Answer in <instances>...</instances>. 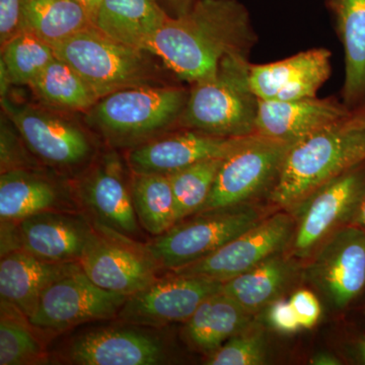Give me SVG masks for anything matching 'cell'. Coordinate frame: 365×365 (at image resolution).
<instances>
[{
  "label": "cell",
  "mask_w": 365,
  "mask_h": 365,
  "mask_svg": "<svg viewBox=\"0 0 365 365\" xmlns=\"http://www.w3.org/2000/svg\"><path fill=\"white\" fill-rule=\"evenodd\" d=\"M55 56L81 76L101 98L141 86L165 85L153 53L110 39L90 26L53 46Z\"/></svg>",
  "instance_id": "cell-5"
},
{
  "label": "cell",
  "mask_w": 365,
  "mask_h": 365,
  "mask_svg": "<svg viewBox=\"0 0 365 365\" xmlns=\"http://www.w3.org/2000/svg\"><path fill=\"white\" fill-rule=\"evenodd\" d=\"M267 319L271 328L279 333L292 334L302 329L294 307L285 299H277L269 304Z\"/></svg>",
  "instance_id": "cell-36"
},
{
  "label": "cell",
  "mask_w": 365,
  "mask_h": 365,
  "mask_svg": "<svg viewBox=\"0 0 365 365\" xmlns=\"http://www.w3.org/2000/svg\"><path fill=\"white\" fill-rule=\"evenodd\" d=\"M45 211H83L71 179L49 169L14 170L0 174L1 223L18 222Z\"/></svg>",
  "instance_id": "cell-19"
},
{
  "label": "cell",
  "mask_w": 365,
  "mask_h": 365,
  "mask_svg": "<svg viewBox=\"0 0 365 365\" xmlns=\"http://www.w3.org/2000/svg\"><path fill=\"white\" fill-rule=\"evenodd\" d=\"M351 110L334 98L294 101L259 100L256 133L294 143L328 125L351 116Z\"/></svg>",
  "instance_id": "cell-21"
},
{
  "label": "cell",
  "mask_w": 365,
  "mask_h": 365,
  "mask_svg": "<svg viewBox=\"0 0 365 365\" xmlns=\"http://www.w3.org/2000/svg\"><path fill=\"white\" fill-rule=\"evenodd\" d=\"M96 234L79 264L98 287L129 295L158 279L160 272L145 242L96 225Z\"/></svg>",
  "instance_id": "cell-15"
},
{
  "label": "cell",
  "mask_w": 365,
  "mask_h": 365,
  "mask_svg": "<svg viewBox=\"0 0 365 365\" xmlns=\"http://www.w3.org/2000/svg\"><path fill=\"white\" fill-rule=\"evenodd\" d=\"M295 220L289 211L265 216L212 253L167 272L225 282L281 253L292 244Z\"/></svg>",
  "instance_id": "cell-13"
},
{
  "label": "cell",
  "mask_w": 365,
  "mask_h": 365,
  "mask_svg": "<svg viewBox=\"0 0 365 365\" xmlns=\"http://www.w3.org/2000/svg\"><path fill=\"white\" fill-rule=\"evenodd\" d=\"M131 193L137 220L148 234L158 237L178 222L169 177L131 173Z\"/></svg>",
  "instance_id": "cell-30"
},
{
  "label": "cell",
  "mask_w": 365,
  "mask_h": 365,
  "mask_svg": "<svg viewBox=\"0 0 365 365\" xmlns=\"http://www.w3.org/2000/svg\"><path fill=\"white\" fill-rule=\"evenodd\" d=\"M351 118L353 121L365 129V104L357 109L353 110Z\"/></svg>",
  "instance_id": "cell-43"
},
{
  "label": "cell",
  "mask_w": 365,
  "mask_h": 365,
  "mask_svg": "<svg viewBox=\"0 0 365 365\" xmlns=\"http://www.w3.org/2000/svg\"><path fill=\"white\" fill-rule=\"evenodd\" d=\"M265 217L255 204L212 209L176 223L165 234L145 242L160 272L199 260Z\"/></svg>",
  "instance_id": "cell-8"
},
{
  "label": "cell",
  "mask_w": 365,
  "mask_h": 365,
  "mask_svg": "<svg viewBox=\"0 0 365 365\" xmlns=\"http://www.w3.org/2000/svg\"><path fill=\"white\" fill-rule=\"evenodd\" d=\"M222 160L223 158L202 160L168 176L176 201L178 222L196 215L203 207Z\"/></svg>",
  "instance_id": "cell-32"
},
{
  "label": "cell",
  "mask_w": 365,
  "mask_h": 365,
  "mask_svg": "<svg viewBox=\"0 0 365 365\" xmlns=\"http://www.w3.org/2000/svg\"><path fill=\"white\" fill-rule=\"evenodd\" d=\"M345 54L342 102L351 111L365 104V0H328Z\"/></svg>",
  "instance_id": "cell-25"
},
{
  "label": "cell",
  "mask_w": 365,
  "mask_h": 365,
  "mask_svg": "<svg viewBox=\"0 0 365 365\" xmlns=\"http://www.w3.org/2000/svg\"><path fill=\"white\" fill-rule=\"evenodd\" d=\"M11 86L13 85H11L6 67L4 66V62L0 61V90H1V98H6L9 86Z\"/></svg>",
  "instance_id": "cell-41"
},
{
  "label": "cell",
  "mask_w": 365,
  "mask_h": 365,
  "mask_svg": "<svg viewBox=\"0 0 365 365\" xmlns=\"http://www.w3.org/2000/svg\"><path fill=\"white\" fill-rule=\"evenodd\" d=\"M189 91L168 83L125 88L98 100L85 121L108 148L131 150L179 128Z\"/></svg>",
  "instance_id": "cell-3"
},
{
  "label": "cell",
  "mask_w": 365,
  "mask_h": 365,
  "mask_svg": "<svg viewBox=\"0 0 365 365\" xmlns=\"http://www.w3.org/2000/svg\"><path fill=\"white\" fill-rule=\"evenodd\" d=\"M169 16L158 0H102L93 26L118 43L146 50Z\"/></svg>",
  "instance_id": "cell-23"
},
{
  "label": "cell",
  "mask_w": 365,
  "mask_h": 365,
  "mask_svg": "<svg viewBox=\"0 0 365 365\" xmlns=\"http://www.w3.org/2000/svg\"><path fill=\"white\" fill-rule=\"evenodd\" d=\"M263 331L250 326L207 355L208 365H260L266 362Z\"/></svg>",
  "instance_id": "cell-33"
},
{
  "label": "cell",
  "mask_w": 365,
  "mask_h": 365,
  "mask_svg": "<svg viewBox=\"0 0 365 365\" xmlns=\"http://www.w3.org/2000/svg\"><path fill=\"white\" fill-rule=\"evenodd\" d=\"M81 266L43 260L21 249L1 255L0 300L18 309L26 318L37 311L46 289Z\"/></svg>",
  "instance_id": "cell-22"
},
{
  "label": "cell",
  "mask_w": 365,
  "mask_h": 365,
  "mask_svg": "<svg viewBox=\"0 0 365 365\" xmlns=\"http://www.w3.org/2000/svg\"><path fill=\"white\" fill-rule=\"evenodd\" d=\"M331 52L316 48L267 64H251L250 83L259 100L294 101L317 97L331 76Z\"/></svg>",
  "instance_id": "cell-20"
},
{
  "label": "cell",
  "mask_w": 365,
  "mask_h": 365,
  "mask_svg": "<svg viewBox=\"0 0 365 365\" xmlns=\"http://www.w3.org/2000/svg\"><path fill=\"white\" fill-rule=\"evenodd\" d=\"M46 169L29 150L13 122L2 115L0 125V174L14 170Z\"/></svg>",
  "instance_id": "cell-34"
},
{
  "label": "cell",
  "mask_w": 365,
  "mask_h": 365,
  "mask_svg": "<svg viewBox=\"0 0 365 365\" xmlns=\"http://www.w3.org/2000/svg\"><path fill=\"white\" fill-rule=\"evenodd\" d=\"M294 272V263L281 252L223 282L222 292L253 314L279 299Z\"/></svg>",
  "instance_id": "cell-26"
},
{
  "label": "cell",
  "mask_w": 365,
  "mask_h": 365,
  "mask_svg": "<svg viewBox=\"0 0 365 365\" xmlns=\"http://www.w3.org/2000/svg\"><path fill=\"white\" fill-rule=\"evenodd\" d=\"M223 282L165 272L143 289L129 295L117 321L168 328L186 323L201 304L222 292Z\"/></svg>",
  "instance_id": "cell-16"
},
{
  "label": "cell",
  "mask_w": 365,
  "mask_h": 365,
  "mask_svg": "<svg viewBox=\"0 0 365 365\" xmlns=\"http://www.w3.org/2000/svg\"><path fill=\"white\" fill-rule=\"evenodd\" d=\"M306 277L335 309L350 306L365 289V230L346 225L334 232L319 247Z\"/></svg>",
  "instance_id": "cell-17"
},
{
  "label": "cell",
  "mask_w": 365,
  "mask_h": 365,
  "mask_svg": "<svg viewBox=\"0 0 365 365\" xmlns=\"http://www.w3.org/2000/svg\"><path fill=\"white\" fill-rule=\"evenodd\" d=\"M364 162L365 129L346 118L290 144L269 198L292 213L319 187Z\"/></svg>",
  "instance_id": "cell-2"
},
{
  "label": "cell",
  "mask_w": 365,
  "mask_h": 365,
  "mask_svg": "<svg viewBox=\"0 0 365 365\" xmlns=\"http://www.w3.org/2000/svg\"><path fill=\"white\" fill-rule=\"evenodd\" d=\"M289 302L294 307L302 329H313L322 314L321 304L316 295L309 290L302 289L292 294Z\"/></svg>",
  "instance_id": "cell-37"
},
{
  "label": "cell",
  "mask_w": 365,
  "mask_h": 365,
  "mask_svg": "<svg viewBox=\"0 0 365 365\" xmlns=\"http://www.w3.org/2000/svg\"><path fill=\"white\" fill-rule=\"evenodd\" d=\"M91 26L90 14L76 0H24L23 30L52 47Z\"/></svg>",
  "instance_id": "cell-27"
},
{
  "label": "cell",
  "mask_w": 365,
  "mask_h": 365,
  "mask_svg": "<svg viewBox=\"0 0 365 365\" xmlns=\"http://www.w3.org/2000/svg\"><path fill=\"white\" fill-rule=\"evenodd\" d=\"M249 56L225 57L212 78L192 83L178 127L222 137L256 133L259 98L250 83Z\"/></svg>",
  "instance_id": "cell-4"
},
{
  "label": "cell",
  "mask_w": 365,
  "mask_h": 365,
  "mask_svg": "<svg viewBox=\"0 0 365 365\" xmlns=\"http://www.w3.org/2000/svg\"><path fill=\"white\" fill-rule=\"evenodd\" d=\"M71 182L79 206L91 222L139 241L141 227L132 200L131 170L117 150L108 148L98 153Z\"/></svg>",
  "instance_id": "cell-9"
},
{
  "label": "cell",
  "mask_w": 365,
  "mask_h": 365,
  "mask_svg": "<svg viewBox=\"0 0 365 365\" xmlns=\"http://www.w3.org/2000/svg\"><path fill=\"white\" fill-rule=\"evenodd\" d=\"M158 4L170 16H179L186 11L193 4L194 0H158Z\"/></svg>",
  "instance_id": "cell-38"
},
{
  "label": "cell",
  "mask_w": 365,
  "mask_h": 365,
  "mask_svg": "<svg viewBox=\"0 0 365 365\" xmlns=\"http://www.w3.org/2000/svg\"><path fill=\"white\" fill-rule=\"evenodd\" d=\"M76 1L85 7L86 11L90 14L91 21H93L102 0H76Z\"/></svg>",
  "instance_id": "cell-42"
},
{
  "label": "cell",
  "mask_w": 365,
  "mask_h": 365,
  "mask_svg": "<svg viewBox=\"0 0 365 365\" xmlns=\"http://www.w3.org/2000/svg\"><path fill=\"white\" fill-rule=\"evenodd\" d=\"M242 138L180 128L127 150L125 160L132 174L169 176L202 160L225 158Z\"/></svg>",
  "instance_id": "cell-18"
},
{
  "label": "cell",
  "mask_w": 365,
  "mask_h": 365,
  "mask_svg": "<svg viewBox=\"0 0 365 365\" xmlns=\"http://www.w3.org/2000/svg\"><path fill=\"white\" fill-rule=\"evenodd\" d=\"M256 43L248 9L239 0H194L168 18L146 50L192 85L215 76L225 57L249 56Z\"/></svg>",
  "instance_id": "cell-1"
},
{
  "label": "cell",
  "mask_w": 365,
  "mask_h": 365,
  "mask_svg": "<svg viewBox=\"0 0 365 365\" xmlns=\"http://www.w3.org/2000/svg\"><path fill=\"white\" fill-rule=\"evenodd\" d=\"M253 314L225 292L204 300L184 324L182 338L191 349L208 355L252 325Z\"/></svg>",
  "instance_id": "cell-24"
},
{
  "label": "cell",
  "mask_w": 365,
  "mask_h": 365,
  "mask_svg": "<svg viewBox=\"0 0 365 365\" xmlns=\"http://www.w3.org/2000/svg\"><path fill=\"white\" fill-rule=\"evenodd\" d=\"M349 225H356L365 230V190L360 198L359 205L353 213Z\"/></svg>",
  "instance_id": "cell-40"
},
{
  "label": "cell",
  "mask_w": 365,
  "mask_h": 365,
  "mask_svg": "<svg viewBox=\"0 0 365 365\" xmlns=\"http://www.w3.org/2000/svg\"><path fill=\"white\" fill-rule=\"evenodd\" d=\"M123 323L93 327L74 334L52 352L53 361L71 365H162L176 361L165 330Z\"/></svg>",
  "instance_id": "cell-7"
},
{
  "label": "cell",
  "mask_w": 365,
  "mask_h": 365,
  "mask_svg": "<svg viewBox=\"0 0 365 365\" xmlns=\"http://www.w3.org/2000/svg\"><path fill=\"white\" fill-rule=\"evenodd\" d=\"M30 88L44 106L60 112L86 113L98 101L85 79L56 56Z\"/></svg>",
  "instance_id": "cell-29"
},
{
  "label": "cell",
  "mask_w": 365,
  "mask_h": 365,
  "mask_svg": "<svg viewBox=\"0 0 365 365\" xmlns=\"http://www.w3.org/2000/svg\"><path fill=\"white\" fill-rule=\"evenodd\" d=\"M95 234L83 211H45L1 223V255L21 249L43 260L79 263Z\"/></svg>",
  "instance_id": "cell-12"
},
{
  "label": "cell",
  "mask_w": 365,
  "mask_h": 365,
  "mask_svg": "<svg viewBox=\"0 0 365 365\" xmlns=\"http://www.w3.org/2000/svg\"><path fill=\"white\" fill-rule=\"evenodd\" d=\"M24 0H0V44L4 46L23 30Z\"/></svg>",
  "instance_id": "cell-35"
},
{
  "label": "cell",
  "mask_w": 365,
  "mask_h": 365,
  "mask_svg": "<svg viewBox=\"0 0 365 365\" xmlns=\"http://www.w3.org/2000/svg\"><path fill=\"white\" fill-rule=\"evenodd\" d=\"M127 297L98 287L79 266L46 289L29 321L51 339L85 324L116 319Z\"/></svg>",
  "instance_id": "cell-11"
},
{
  "label": "cell",
  "mask_w": 365,
  "mask_h": 365,
  "mask_svg": "<svg viewBox=\"0 0 365 365\" xmlns=\"http://www.w3.org/2000/svg\"><path fill=\"white\" fill-rule=\"evenodd\" d=\"M289 145L257 133L244 137L223 158L210 195L199 212L250 203L264 192L270 193Z\"/></svg>",
  "instance_id": "cell-10"
},
{
  "label": "cell",
  "mask_w": 365,
  "mask_h": 365,
  "mask_svg": "<svg viewBox=\"0 0 365 365\" xmlns=\"http://www.w3.org/2000/svg\"><path fill=\"white\" fill-rule=\"evenodd\" d=\"M309 364L314 365H340L342 364L341 360L336 357L333 353L319 352L316 353L311 359Z\"/></svg>",
  "instance_id": "cell-39"
},
{
  "label": "cell",
  "mask_w": 365,
  "mask_h": 365,
  "mask_svg": "<svg viewBox=\"0 0 365 365\" xmlns=\"http://www.w3.org/2000/svg\"><path fill=\"white\" fill-rule=\"evenodd\" d=\"M365 190V162L326 182L307 197L292 215V255L306 259L336 230L349 225Z\"/></svg>",
  "instance_id": "cell-14"
},
{
  "label": "cell",
  "mask_w": 365,
  "mask_h": 365,
  "mask_svg": "<svg viewBox=\"0 0 365 365\" xmlns=\"http://www.w3.org/2000/svg\"><path fill=\"white\" fill-rule=\"evenodd\" d=\"M2 110L43 167L72 179L98 155L90 132L51 108L16 104L1 98Z\"/></svg>",
  "instance_id": "cell-6"
},
{
  "label": "cell",
  "mask_w": 365,
  "mask_h": 365,
  "mask_svg": "<svg viewBox=\"0 0 365 365\" xmlns=\"http://www.w3.org/2000/svg\"><path fill=\"white\" fill-rule=\"evenodd\" d=\"M48 338L11 304L0 300V365L52 364Z\"/></svg>",
  "instance_id": "cell-28"
},
{
  "label": "cell",
  "mask_w": 365,
  "mask_h": 365,
  "mask_svg": "<svg viewBox=\"0 0 365 365\" xmlns=\"http://www.w3.org/2000/svg\"><path fill=\"white\" fill-rule=\"evenodd\" d=\"M55 58L54 50L29 31H21L1 46V60L11 85L31 86L45 67Z\"/></svg>",
  "instance_id": "cell-31"
},
{
  "label": "cell",
  "mask_w": 365,
  "mask_h": 365,
  "mask_svg": "<svg viewBox=\"0 0 365 365\" xmlns=\"http://www.w3.org/2000/svg\"><path fill=\"white\" fill-rule=\"evenodd\" d=\"M356 348L360 359L365 364V337L360 338L359 342H357Z\"/></svg>",
  "instance_id": "cell-44"
}]
</instances>
